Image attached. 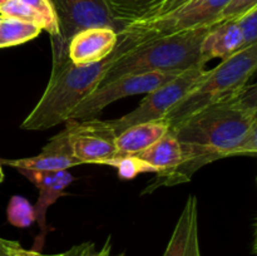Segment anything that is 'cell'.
Instances as JSON below:
<instances>
[{"mask_svg": "<svg viewBox=\"0 0 257 256\" xmlns=\"http://www.w3.org/2000/svg\"><path fill=\"white\" fill-rule=\"evenodd\" d=\"M168 131H170V127L165 119L131 125L122 131L115 138V151L117 152H115L114 157L138 155L140 152L155 145Z\"/></svg>", "mask_w": 257, "mask_h": 256, "instance_id": "5bb4252c", "label": "cell"}, {"mask_svg": "<svg viewBox=\"0 0 257 256\" xmlns=\"http://www.w3.org/2000/svg\"><path fill=\"white\" fill-rule=\"evenodd\" d=\"M9 256H70V250L67 251V252L58 253V255H44V253H40L34 250H25L22 246H19V247L15 248Z\"/></svg>", "mask_w": 257, "mask_h": 256, "instance_id": "484cf974", "label": "cell"}, {"mask_svg": "<svg viewBox=\"0 0 257 256\" xmlns=\"http://www.w3.org/2000/svg\"><path fill=\"white\" fill-rule=\"evenodd\" d=\"M236 23L242 37V48L257 44V7L241 15Z\"/></svg>", "mask_w": 257, "mask_h": 256, "instance_id": "603a6c76", "label": "cell"}, {"mask_svg": "<svg viewBox=\"0 0 257 256\" xmlns=\"http://www.w3.org/2000/svg\"><path fill=\"white\" fill-rule=\"evenodd\" d=\"M117 32L110 28H88L70 39L68 57L75 65L100 62L117 44Z\"/></svg>", "mask_w": 257, "mask_h": 256, "instance_id": "8fae6325", "label": "cell"}, {"mask_svg": "<svg viewBox=\"0 0 257 256\" xmlns=\"http://www.w3.org/2000/svg\"><path fill=\"white\" fill-rule=\"evenodd\" d=\"M110 238H108L99 251H94L93 243H83V245L73 247L70 250V256H110Z\"/></svg>", "mask_w": 257, "mask_h": 256, "instance_id": "d4e9b609", "label": "cell"}, {"mask_svg": "<svg viewBox=\"0 0 257 256\" xmlns=\"http://www.w3.org/2000/svg\"><path fill=\"white\" fill-rule=\"evenodd\" d=\"M242 49V37L236 20L216 24L201 43V57L207 63L213 58L227 59Z\"/></svg>", "mask_w": 257, "mask_h": 256, "instance_id": "9a60e30c", "label": "cell"}, {"mask_svg": "<svg viewBox=\"0 0 257 256\" xmlns=\"http://www.w3.org/2000/svg\"><path fill=\"white\" fill-rule=\"evenodd\" d=\"M29 181H32L39 190V197L34 207L35 221L39 223L43 232H45L47 211L50 206L62 196L65 195V188L73 182L74 177L68 171L42 172V171H20Z\"/></svg>", "mask_w": 257, "mask_h": 256, "instance_id": "4fadbf2b", "label": "cell"}, {"mask_svg": "<svg viewBox=\"0 0 257 256\" xmlns=\"http://www.w3.org/2000/svg\"><path fill=\"white\" fill-rule=\"evenodd\" d=\"M5 2H7V0H0V7H2V5H3V4H4V3H5Z\"/></svg>", "mask_w": 257, "mask_h": 256, "instance_id": "f546056e", "label": "cell"}, {"mask_svg": "<svg viewBox=\"0 0 257 256\" xmlns=\"http://www.w3.org/2000/svg\"><path fill=\"white\" fill-rule=\"evenodd\" d=\"M163 256H201L197 198L193 195L187 198Z\"/></svg>", "mask_w": 257, "mask_h": 256, "instance_id": "7c38bea8", "label": "cell"}, {"mask_svg": "<svg viewBox=\"0 0 257 256\" xmlns=\"http://www.w3.org/2000/svg\"><path fill=\"white\" fill-rule=\"evenodd\" d=\"M117 35L114 49L100 62L75 65L67 59L53 68L39 102L22 123L23 130L45 131L67 122L75 107L99 87L109 68L125 53L146 42L127 27Z\"/></svg>", "mask_w": 257, "mask_h": 256, "instance_id": "7a4b0ae2", "label": "cell"}, {"mask_svg": "<svg viewBox=\"0 0 257 256\" xmlns=\"http://www.w3.org/2000/svg\"><path fill=\"white\" fill-rule=\"evenodd\" d=\"M73 157L83 163L105 165L115 156L117 133L109 120L98 118L87 120H67L64 128Z\"/></svg>", "mask_w": 257, "mask_h": 256, "instance_id": "9c48e42d", "label": "cell"}, {"mask_svg": "<svg viewBox=\"0 0 257 256\" xmlns=\"http://www.w3.org/2000/svg\"><path fill=\"white\" fill-rule=\"evenodd\" d=\"M166 0H103L117 22L127 27L158 15Z\"/></svg>", "mask_w": 257, "mask_h": 256, "instance_id": "e0dca14e", "label": "cell"}, {"mask_svg": "<svg viewBox=\"0 0 257 256\" xmlns=\"http://www.w3.org/2000/svg\"><path fill=\"white\" fill-rule=\"evenodd\" d=\"M0 162L18 171H42V172L67 171L68 168L80 165L79 161L75 160L70 152L64 130L54 136L43 147L39 155L34 157L2 160Z\"/></svg>", "mask_w": 257, "mask_h": 256, "instance_id": "30bf717a", "label": "cell"}, {"mask_svg": "<svg viewBox=\"0 0 257 256\" xmlns=\"http://www.w3.org/2000/svg\"><path fill=\"white\" fill-rule=\"evenodd\" d=\"M187 2L188 0H166L165 4H163V7L161 8V10H160V13H158L157 17L168 14V13L173 12V10H176L177 8H180L181 5H183L185 3H187Z\"/></svg>", "mask_w": 257, "mask_h": 256, "instance_id": "83f0119b", "label": "cell"}, {"mask_svg": "<svg viewBox=\"0 0 257 256\" xmlns=\"http://www.w3.org/2000/svg\"><path fill=\"white\" fill-rule=\"evenodd\" d=\"M136 156L147 163L157 176L167 175L182 162L180 142L171 131H168L155 145Z\"/></svg>", "mask_w": 257, "mask_h": 256, "instance_id": "2e32d148", "label": "cell"}, {"mask_svg": "<svg viewBox=\"0 0 257 256\" xmlns=\"http://www.w3.org/2000/svg\"><path fill=\"white\" fill-rule=\"evenodd\" d=\"M3 180H4V172H3L2 166H0V182H3Z\"/></svg>", "mask_w": 257, "mask_h": 256, "instance_id": "f1b7e54d", "label": "cell"}, {"mask_svg": "<svg viewBox=\"0 0 257 256\" xmlns=\"http://www.w3.org/2000/svg\"><path fill=\"white\" fill-rule=\"evenodd\" d=\"M118 256H125V255H124V253H120V255H118Z\"/></svg>", "mask_w": 257, "mask_h": 256, "instance_id": "4dcf8cb0", "label": "cell"}, {"mask_svg": "<svg viewBox=\"0 0 257 256\" xmlns=\"http://www.w3.org/2000/svg\"><path fill=\"white\" fill-rule=\"evenodd\" d=\"M42 32V28L32 23L15 18H0V49L15 47L34 39Z\"/></svg>", "mask_w": 257, "mask_h": 256, "instance_id": "ac0fdd59", "label": "cell"}, {"mask_svg": "<svg viewBox=\"0 0 257 256\" xmlns=\"http://www.w3.org/2000/svg\"><path fill=\"white\" fill-rule=\"evenodd\" d=\"M105 165L117 168L119 177L124 178V180H132L136 176L143 172H153L152 168L142 160H140L136 155L114 157L108 161Z\"/></svg>", "mask_w": 257, "mask_h": 256, "instance_id": "44dd1931", "label": "cell"}, {"mask_svg": "<svg viewBox=\"0 0 257 256\" xmlns=\"http://www.w3.org/2000/svg\"><path fill=\"white\" fill-rule=\"evenodd\" d=\"M0 15L8 18H15V19L23 20V22L32 23L42 28V20L38 17L37 13L28 7L22 0H7L0 7Z\"/></svg>", "mask_w": 257, "mask_h": 256, "instance_id": "7402d4cb", "label": "cell"}, {"mask_svg": "<svg viewBox=\"0 0 257 256\" xmlns=\"http://www.w3.org/2000/svg\"><path fill=\"white\" fill-rule=\"evenodd\" d=\"M256 68L257 44H253L242 48L223 59L217 67L208 69L206 77L166 114L165 120L170 131L195 113L241 94L255 74Z\"/></svg>", "mask_w": 257, "mask_h": 256, "instance_id": "277c9868", "label": "cell"}, {"mask_svg": "<svg viewBox=\"0 0 257 256\" xmlns=\"http://www.w3.org/2000/svg\"><path fill=\"white\" fill-rule=\"evenodd\" d=\"M255 7H257V0H230L218 14L217 24L238 19Z\"/></svg>", "mask_w": 257, "mask_h": 256, "instance_id": "cb8c5ba5", "label": "cell"}, {"mask_svg": "<svg viewBox=\"0 0 257 256\" xmlns=\"http://www.w3.org/2000/svg\"><path fill=\"white\" fill-rule=\"evenodd\" d=\"M212 27L176 33L148 40L133 48L109 68L100 85L123 75L150 72H183L196 65H206L201 57V43Z\"/></svg>", "mask_w": 257, "mask_h": 256, "instance_id": "3957f363", "label": "cell"}, {"mask_svg": "<svg viewBox=\"0 0 257 256\" xmlns=\"http://www.w3.org/2000/svg\"><path fill=\"white\" fill-rule=\"evenodd\" d=\"M8 221L13 226L19 228H27L35 222L34 207L30 205L29 201L23 196H13L9 201L7 208Z\"/></svg>", "mask_w": 257, "mask_h": 256, "instance_id": "d6986e66", "label": "cell"}, {"mask_svg": "<svg viewBox=\"0 0 257 256\" xmlns=\"http://www.w3.org/2000/svg\"><path fill=\"white\" fill-rule=\"evenodd\" d=\"M19 246L20 243L18 241H12L0 237V256H9Z\"/></svg>", "mask_w": 257, "mask_h": 256, "instance_id": "4316f807", "label": "cell"}, {"mask_svg": "<svg viewBox=\"0 0 257 256\" xmlns=\"http://www.w3.org/2000/svg\"><path fill=\"white\" fill-rule=\"evenodd\" d=\"M230 0H188L168 14L127 25L146 42L161 37L217 24V17Z\"/></svg>", "mask_w": 257, "mask_h": 256, "instance_id": "52a82bcc", "label": "cell"}, {"mask_svg": "<svg viewBox=\"0 0 257 256\" xmlns=\"http://www.w3.org/2000/svg\"><path fill=\"white\" fill-rule=\"evenodd\" d=\"M22 2L37 13L42 20V30H47L50 38H55L59 34L58 18L50 0H22Z\"/></svg>", "mask_w": 257, "mask_h": 256, "instance_id": "ffe728a7", "label": "cell"}, {"mask_svg": "<svg viewBox=\"0 0 257 256\" xmlns=\"http://www.w3.org/2000/svg\"><path fill=\"white\" fill-rule=\"evenodd\" d=\"M180 142L182 162L178 167L146 186L143 193L161 186H176L191 181L203 166L233 156L257 153L256 85L246 87L232 99L195 113L171 130Z\"/></svg>", "mask_w": 257, "mask_h": 256, "instance_id": "6da1fadb", "label": "cell"}, {"mask_svg": "<svg viewBox=\"0 0 257 256\" xmlns=\"http://www.w3.org/2000/svg\"><path fill=\"white\" fill-rule=\"evenodd\" d=\"M207 72L205 64L183 70L177 77L147 93L132 112L117 119H110L109 124L118 136L131 125L165 119L166 114L206 77Z\"/></svg>", "mask_w": 257, "mask_h": 256, "instance_id": "8992f818", "label": "cell"}, {"mask_svg": "<svg viewBox=\"0 0 257 256\" xmlns=\"http://www.w3.org/2000/svg\"><path fill=\"white\" fill-rule=\"evenodd\" d=\"M182 72H150L142 74L123 75L99 85L75 107L67 120H87L97 118L110 103L124 97L147 94Z\"/></svg>", "mask_w": 257, "mask_h": 256, "instance_id": "ba28073f", "label": "cell"}, {"mask_svg": "<svg viewBox=\"0 0 257 256\" xmlns=\"http://www.w3.org/2000/svg\"><path fill=\"white\" fill-rule=\"evenodd\" d=\"M58 18L59 34L50 38L53 68L69 59L68 45L80 30L88 28H110L119 33L124 25L113 18L103 0H50Z\"/></svg>", "mask_w": 257, "mask_h": 256, "instance_id": "5b68a950", "label": "cell"}, {"mask_svg": "<svg viewBox=\"0 0 257 256\" xmlns=\"http://www.w3.org/2000/svg\"><path fill=\"white\" fill-rule=\"evenodd\" d=\"M0 18H2V15H0Z\"/></svg>", "mask_w": 257, "mask_h": 256, "instance_id": "1f68e13d", "label": "cell"}]
</instances>
